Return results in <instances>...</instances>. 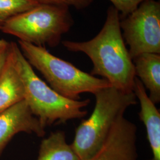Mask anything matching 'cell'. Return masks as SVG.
Instances as JSON below:
<instances>
[{
    "label": "cell",
    "instance_id": "obj_1",
    "mask_svg": "<svg viewBox=\"0 0 160 160\" xmlns=\"http://www.w3.org/2000/svg\"><path fill=\"white\" fill-rule=\"evenodd\" d=\"M119 12L108 8L102 29L91 40L86 42L63 40L68 51L85 53L93 65L90 74L102 77L110 86L122 92H133L136 78L134 64L123 40Z\"/></svg>",
    "mask_w": 160,
    "mask_h": 160
},
{
    "label": "cell",
    "instance_id": "obj_2",
    "mask_svg": "<svg viewBox=\"0 0 160 160\" xmlns=\"http://www.w3.org/2000/svg\"><path fill=\"white\" fill-rule=\"evenodd\" d=\"M10 47L16 67L23 81L24 100L43 128L86 116L87 111L84 108L90 103V99L73 100L59 94L36 75L18 44L11 42Z\"/></svg>",
    "mask_w": 160,
    "mask_h": 160
},
{
    "label": "cell",
    "instance_id": "obj_3",
    "mask_svg": "<svg viewBox=\"0 0 160 160\" xmlns=\"http://www.w3.org/2000/svg\"><path fill=\"white\" fill-rule=\"evenodd\" d=\"M94 109L91 116L82 120L75 130L71 144L80 160H88L99 151L113 125L126 110L137 103L134 92H124L112 86L94 94Z\"/></svg>",
    "mask_w": 160,
    "mask_h": 160
},
{
    "label": "cell",
    "instance_id": "obj_4",
    "mask_svg": "<svg viewBox=\"0 0 160 160\" xmlns=\"http://www.w3.org/2000/svg\"><path fill=\"white\" fill-rule=\"evenodd\" d=\"M24 57L39 71L52 88L62 96L79 100L84 92L95 94L110 86L105 79L87 73L73 64L51 54L45 47L18 41Z\"/></svg>",
    "mask_w": 160,
    "mask_h": 160
},
{
    "label": "cell",
    "instance_id": "obj_5",
    "mask_svg": "<svg viewBox=\"0 0 160 160\" xmlns=\"http://www.w3.org/2000/svg\"><path fill=\"white\" fill-rule=\"evenodd\" d=\"M74 24L69 7L39 4L7 21L0 31L36 46L55 48Z\"/></svg>",
    "mask_w": 160,
    "mask_h": 160
},
{
    "label": "cell",
    "instance_id": "obj_6",
    "mask_svg": "<svg viewBox=\"0 0 160 160\" xmlns=\"http://www.w3.org/2000/svg\"><path fill=\"white\" fill-rule=\"evenodd\" d=\"M120 26L132 60L143 53L160 54V1H144L120 18Z\"/></svg>",
    "mask_w": 160,
    "mask_h": 160
},
{
    "label": "cell",
    "instance_id": "obj_7",
    "mask_svg": "<svg viewBox=\"0 0 160 160\" xmlns=\"http://www.w3.org/2000/svg\"><path fill=\"white\" fill-rule=\"evenodd\" d=\"M137 128L123 116L112 126L102 147L88 160H138Z\"/></svg>",
    "mask_w": 160,
    "mask_h": 160
},
{
    "label": "cell",
    "instance_id": "obj_8",
    "mask_svg": "<svg viewBox=\"0 0 160 160\" xmlns=\"http://www.w3.org/2000/svg\"><path fill=\"white\" fill-rule=\"evenodd\" d=\"M20 132L39 137L46 133L24 100L0 113V155L13 137Z\"/></svg>",
    "mask_w": 160,
    "mask_h": 160
},
{
    "label": "cell",
    "instance_id": "obj_9",
    "mask_svg": "<svg viewBox=\"0 0 160 160\" xmlns=\"http://www.w3.org/2000/svg\"><path fill=\"white\" fill-rule=\"evenodd\" d=\"M133 91L140 103L139 118L146 128L147 138L152 151V157L148 160H160V110L149 99L146 89L137 77Z\"/></svg>",
    "mask_w": 160,
    "mask_h": 160
},
{
    "label": "cell",
    "instance_id": "obj_10",
    "mask_svg": "<svg viewBox=\"0 0 160 160\" xmlns=\"http://www.w3.org/2000/svg\"><path fill=\"white\" fill-rule=\"evenodd\" d=\"M24 94L23 81L16 67L10 47L0 77V113L24 100Z\"/></svg>",
    "mask_w": 160,
    "mask_h": 160
},
{
    "label": "cell",
    "instance_id": "obj_11",
    "mask_svg": "<svg viewBox=\"0 0 160 160\" xmlns=\"http://www.w3.org/2000/svg\"><path fill=\"white\" fill-rule=\"evenodd\" d=\"M135 75L149 92V99L160 102V54L143 53L133 60Z\"/></svg>",
    "mask_w": 160,
    "mask_h": 160
},
{
    "label": "cell",
    "instance_id": "obj_12",
    "mask_svg": "<svg viewBox=\"0 0 160 160\" xmlns=\"http://www.w3.org/2000/svg\"><path fill=\"white\" fill-rule=\"evenodd\" d=\"M37 160H80L71 145L66 141L63 131L52 132L40 143Z\"/></svg>",
    "mask_w": 160,
    "mask_h": 160
},
{
    "label": "cell",
    "instance_id": "obj_13",
    "mask_svg": "<svg viewBox=\"0 0 160 160\" xmlns=\"http://www.w3.org/2000/svg\"><path fill=\"white\" fill-rule=\"evenodd\" d=\"M37 0H0V29L12 18L38 6Z\"/></svg>",
    "mask_w": 160,
    "mask_h": 160
},
{
    "label": "cell",
    "instance_id": "obj_14",
    "mask_svg": "<svg viewBox=\"0 0 160 160\" xmlns=\"http://www.w3.org/2000/svg\"><path fill=\"white\" fill-rule=\"evenodd\" d=\"M119 12L120 18L125 17L135 10L138 6L146 0H109Z\"/></svg>",
    "mask_w": 160,
    "mask_h": 160
},
{
    "label": "cell",
    "instance_id": "obj_15",
    "mask_svg": "<svg viewBox=\"0 0 160 160\" xmlns=\"http://www.w3.org/2000/svg\"><path fill=\"white\" fill-rule=\"evenodd\" d=\"M40 4L73 7L77 10H84L91 6L94 0H37Z\"/></svg>",
    "mask_w": 160,
    "mask_h": 160
},
{
    "label": "cell",
    "instance_id": "obj_16",
    "mask_svg": "<svg viewBox=\"0 0 160 160\" xmlns=\"http://www.w3.org/2000/svg\"><path fill=\"white\" fill-rule=\"evenodd\" d=\"M10 50L9 42L4 39H0V77L4 68L7 60Z\"/></svg>",
    "mask_w": 160,
    "mask_h": 160
}]
</instances>
